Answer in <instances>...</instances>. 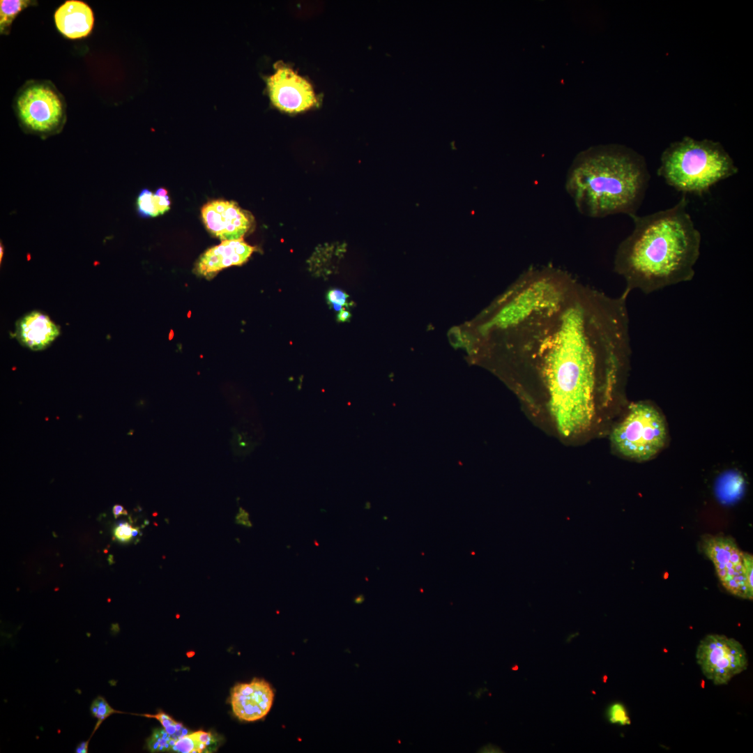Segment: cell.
<instances>
[{"label":"cell","instance_id":"4","mask_svg":"<svg viewBox=\"0 0 753 753\" xmlns=\"http://www.w3.org/2000/svg\"><path fill=\"white\" fill-rule=\"evenodd\" d=\"M576 279L554 266L524 271L480 317L477 337L508 329L560 299Z\"/></svg>","mask_w":753,"mask_h":753},{"label":"cell","instance_id":"18","mask_svg":"<svg viewBox=\"0 0 753 753\" xmlns=\"http://www.w3.org/2000/svg\"><path fill=\"white\" fill-rule=\"evenodd\" d=\"M744 478L736 471H728L720 476L716 484L718 497L725 502L738 499L743 493Z\"/></svg>","mask_w":753,"mask_h":753},{"label":"cell","instance_id":"17","mask_svg":"<svg viewBox=\"0 0 753 753\" xmlns=\"http://www.w3.org/2000/svg\"><path fill=\"white\" fill-rule=\"evenodd\" d=\"M216 739L211 732L197 731L188 733L179 738L174 745L172 752L178 753L208 752L215 746Z\"/></svg>","mask_w":753,"mask_h":753},{"label":"cell","instance_id":"7","mask_svg":"<svg viewBox=\"0 0 753 753\" xmlns=\"http://www.w3.org/2000/svg\"><path fill=\"white\" fill-rule=\"evenodd\" d=\"M13 107L21 124L38 133L57 130L64 123V98L48 80H29L17 91Z\"/></svg>","mask_w":753,"mask_h":753},{"label":"cell","instance_id":"21","mask_svg":"<svg viewBox=\"0 0 753 753\" xmlns=\"http://www.w3.org/2000/svg\"><path fill=\"white\" fill-rule=\"evenodd\" d=\"M90 712L91 715L97 719V722L90 738L93 736L94 733L107 718L113 714L122 713L113 708L105 698L100 695L97 696L92 701L90 706Z\"/></svg>","mask_w":753,"mask_h":753},{"label":"cell","instance_id":"30","mask_svg":"<svg viewBox=\"0 0 753 753\" xmlns=\"http://www.w3.org/2000/svg\"><path fill=\"white\" fill-rule=\"evenodd\" d=\"M113 514L115 518H118L121 515H127V511L122 505H115L112 509Z\"/></svg>","mask_w":753,"mask_h":753},{"label":"cell","instance_id":"8","mask_svg":"<svg viewBox=\"0 0 753 753\" xmlns=\"http://www.w3.org/2000/svg\"><path fill=\"white\" fill-rule=\"evenodd\" d=\"M696 660L704 676L716 685L728 684L748 667L743 645L734 638L719 634H707L700 641Z\"/></svg>","mask_w":753,"mask_h":753},{"label":"cell","instance_id":"27","mask_svg":"<svg viewBox=\"0 0 753 753\" xmlns=\"http://www.w3.org/2000/svg\"><path fill=\"white\" fill-rule=\"evenodd\" d=\"M236 522L238 524H241L247 527H251L252 526L251 522L249 519V514L241 508L240 509L238 514L236 515Z\"/></svg>","mask_w":753,"mask_h":753},{"label":"cell","instance_id":"10","mask_svg":"<svg viewBox=\"0 0 753 753\" xmlns=\"http://www.w3.org/2000/svg\"><path fill=\"white\" fill-rule=\"evenodd\" d=\"M201 215L208 232L222 241L243 238L253 222L252 215L234 201H208L202 206Z\"/></svg>","mask_w":753,"mask_h":753},{"label":"cell","instance_id":"2","mask_svg":"<svg viewBox=\"0 0 753 753\" xmlns=\"http://www.w3.org/2000/svg\"><path fill=\"white\" fill-rule=\"evenodd\" d=\"M687 205L683 194L670 208L630 216L634 229L619 244L614 261V271L625 281V294L638 289L648 294L693 278L701 238Z\"/></svg>","mask_w":753,"mask_h":753},{"label":"cell","instance_id":"28","mask_svg":"<svg viewBox=\"0 0 753 753\" xmlns=\"http://www.w3.org/2000/svg\"><path fill=\"white\" fill-rule=\"evenodd\" d=\"M90 740H91V738H89L87 740L80 742L77 745V747L75 748V752H76V753H87L89 752L88 751V747H89V744Z\"/></svg>","mask_w":753,"mask_h":753},{"label":"cell","instance_id":"29","mask_svg":"<svg viewBox=\"0 0 753 753\" xmlns=\"http://www.w3.org/2000/svg\"><path fill=\"white\" fill-rule=\"evenodd\" d=\"M351 318V313L345 310H341L337 314V320L340 322L348 321Z\"/></svg>","mask_w":753,"mask_h":753},{"label":"cell","instance_id":"25","mask_svg":"<svg viewBox=\"0 0 753 753\" xmlns=\"http://www.w3.org/2000/svg\"><path fill=\"white\" fill-rule=\"evenodd\" d=\"M132 525L126 522L115 528L114 536L121 542H128L132 538Z\"/></svg>","mask_w":753,"mask_h":753},{"label":"cell","instance_id":"15","mask_svg":"<svg viewBox=\"0 0 753 753\" xmlns=\"http://www.w3.org/2000/svg\"><path fill=\"white\" fill-rule=\"evenodd\" d=\"M54 22L64 36L79 38L88 36L93 26L94 17L91 7L78 0L66 1L55 11Z\"/></svg>","mask_w":753,"mask_h":753},{"label":"cell","instance_id":"11","mask_svg":"<svg viewBox=\"0 0 753 753\" xmlns=\"http://www.w3.org/2000/svg\"><path fill=\"white\" fill-rule=\"evenodd\" d=\"M266 82L272 103L282 111L301 112L317 102L310 84L290 68H277Z\"/></svg>","mask_w":753,"mask_h":753},{"label":"cell","instance_id":"16","mask_svg":"<svg viewBox=\"0 0 753 753\" xmlns=\"http://www.w3.org/2000/svg\"><path fill=\"white\" fill-rule=\"evenodd\" d=\"M137 212L143 218L163 215L170 209V201L166 189L158 188L155 192L142 190L137 199Z\"/></svg>","mask_w":753,"mask_h":753},{"label":"cell","instance_id":"6","mask_svg":"<svg viewBox=\"0 0 753 753\" xmlns=\"http://www.w3.org/2000/svg\"><path fill=\"white\" fill-rule=\"evenodd\" d=\"M668 429L663 414L648 402L632 404L611 434L621 456L637 462L650 460L666 446Z\"/></svg>","mask_w":753,"mask_h":753},{"label":"cell","instance_id":"9","mask_svg":"<svg viewBox=\"0 0 753 753\" xmlns=\"http://www.w3.org/2000/svg\"><path fill=\"white\" fill-rule=\"evenodd\" d=\"M699 548L713 563L717 577L727 591L743 599H753L747 584L744 552L732 537L704 534L701 537Z\"/></svg>","mask_w":753,"mask_h":753},{"label":"cell","instance_id":"14","mask_svg":"<svg viewBox=\"0 0 753 753\" xmlns=\"http://www.w3.org/2000/svg\"><path fill=\"white\" fill-rule=\"evenodd\" d=\"M60 328L47 315L31 311L15 324L17 341L32 351H40L50 346L59 335Z\"/></svg>","mask_w":753,"mask_h":753},{"label":"cell","instance_id":"26","mask_svg":"<svg viewBox=\"0 0 753 753\" xmlns=\"http://www.w3.org/2000/svg\"><path fill=\"white\" fill-rule=\"evenodd\" d=\"M744 562L745 567V575L748 589L753 594V556L744 552Z\"/></svg>","mask_w":753,"mask_h":753},{"label":"cell","instance_id":"22","mask_svg":"<svg viewBox=\"0 0 753 753\" xmlns=\"http://www.w3.org/2000/svg\"><path fill=\"white\" fill-rule=\"evenodd\" d=\"M142 715L157 720L161 724L163 729L176 740H178L189 731L182 723L176 722L163 711H158L155 714H143Z\"/></svg>","mask_w":753,"mask_h":753},{"label":"cell","instance_id":"1","mask_svg":"<svg viewBox=\"0 0 753 753\" xmlns=\"http://www.w3.org/2000/svg\"><path fill=\"white\" fill-rule=\"evenodd\" d=\"M627 296L576 280L557 301L485 339V353L508 361L517 389L542 399L565 438L589 431L598 401L623 386L631 353Z\"/></svg>","mask_w":753,"mask_h":753},{"label":"cell","instance_id":"19","mask_svg":"<svg viewBox=\"0 0 753 753\" xmlns=\"http://www.w3.org/2000/svg\"><path fill=\"white\" fill-rule=\"evenodd\" d=\"M36 1L32 0H1L0 1V33L8 35L10 31L13 21L24 8L35 6Z\"/></svg>","mask_w":753,"mask_h":753},{"label":"cell","instance_id":"31","mask_svg":"<svg viewBox=\"0 0 753 753\" xmlns=\"http://www.w3.org/2000/svg\"><path fill=\"white\" fill-rule=\"evenodd\" d=\"M139 533L138 528H133L132 529V538H136Z\"/></svg>","mask_w":753,"mask_h":753},{"label":"cell","instance_id":"12","mask_svg":"<svg viewBox=\"0 0 753 753\" xmlns=\"http://www.w3.org/2000/svg\"><path fill=\"white\" fill-rule=\"evenodd\" d=\"M273 699L271 685L259 678L236 684L230 694L234 715L245 722H254L264 717L272 707Z\"/></svg>","mask_w":753,"mask_h":753},{"label":"cell","instance_id":"32","mask_svg":"<svg viewBox=\"0 0 753 753\" xmlns=\"http://www.w3.org/2000/svg\"><path fill=\"white\" fill-rule=\"evenodd\" d=\"M0 250H1V254H0L1 257H1V260L2 255H3L2 254V250H3V248H2V245H1Z\"/></svg>","mask_w":753,"mask_h":753},{"label":"cell","instance_id":"24","mask_svg":"<svg viewBox=\"0 0 753 753\" xmlns=\"http://www.w3.org/2000/svg\"><path fill=\"white\" fill-rule=\"evenodd\" d=\"M348 294L340 289H331L327 294V300L333 309L337 311L342 310V307L347 306Z\"/></svg>","mask_w":753,"mask_h":753},{"label":"cell","instance_id":"13","mask_svg":"<svg viewBox=\"0 0 753 753\" xmlns=\"http://www.w3.org/2000/svg\"><path fill=\"white\" fill-rule=\"evenodd\" d=\"M254 249L243 238L222 241L200 256L196 271L201 275L209 277L224 268L241 266L248 260Z\"/></svg>","mask_w":753,"mask_h":753},{"label":"cell","instance_id":"5","mask_svg":"<svg viewBox=\"0 0 753 753\" xmlns=\"http://www.w3.org/2000/svg\"><path fill=\"white\" fill-rule=\"evenodd\" d=\"M657 174L685 195H701L738 173L733 160L717 142L686 137L662 153Z\"/></svg>","mask_w":753,"mask_h":753},{"label":"cell","instance_id":"3","mask_svg":"<svg viewBox=\"0 0 753 753\" xmlns=\"http://www.w3.org/2000/svg\"><path fill=\"white\" fill-rule=\"evenodd\" d=\"M650 175L644 158L618 145L591 147L571 164L565 189L577 210L591 218L636 215Z\"/></svg>","mask_w":753,"mask_h":753},{"label":"cell","instance_id":"20","mask_svg":"<svg viewBox=\"0 0 753 753\" xmlns=\"http://www.w3.org/2000/svg\"><path fill=\"white\" fill-rule=\"evenodd\" d=\"M176 740L164 729L155 728L146 740V746L150 752H172Z\"/></svg>","mask_w":753,"mask_h":753},{"label":"cell","instance_id":"23","mask_svg":"<svg viewBox=\"0 0 753 753\" xmlns=\"http://www.w3.org/2000/svg\"><path fill=\"white\" fill-rule=\"evenodd\" d=\"M607 717L611 723L620 725L630 724V720L625 707L621 703L611 705L607 710Z\"/></svg>","mask_w":753,"mask_h":753}]
</instances>
